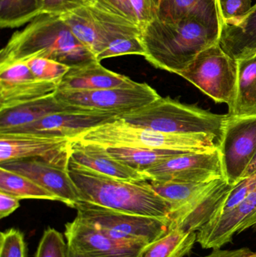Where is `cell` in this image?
I'll use <instances>...</instances> for the list:
<instances>
[{
  "label": "cell",
  "instance_id": "1",
  "mask_svg": "<svg viewBox=\"0 0 256 257\" xmlns=\"http://www.w3.org/2000/svg\"><path fill=\"white\" fill-rule=\"evenodd\" d=\"M36 57L55 60L71 68L97 60L60 16L48 14L39 15L24 30L12 35L0 52V67Z\"/></svg>",
  "mask_w": 256,
  "mask_h": 257
},
{
  "label": "cell",
  "instance_id": "2",
  "mask_svg": "<svg viewBox=\"0 0 256 257\" xmlns=\"http://www.w3.org/2000/svg\"><path fill=\"white\" fill-rule=\"evenodd\" d=\"M68 172L79 192L80 201L129 214L169 218L171 206L153 190L150 181L113 178L71 158Z\"/></svg>",
  "mask_w": 256,
  "mask_h": 257
},
{
  "label": "cell",
  "instance_id": "3",
  "mask_svg": "<svg viewBox=\"0 0 256 257\" xmlns=\"http://www.w3.org/2000/svg\"><path fill=\"white\" fill-rule=\"evenodd\" d=\"M220 33L198 20L164 21L155 18L142 27L144 57L154 67L177 75L201 51L218 43Z\"/></svg>",
  "mask_w": 256,
  "mask_h": 257
},
{
  "label": "cell",
  "instance_id": "4",
  "mask_svg": "<svg viewBox=\"0 0 256 257\" xmlns=\"http://www.w3.org/2000/svg\"><path fill=\"white\" fill-rule=\"evenodd\" d=\"M75 139L106 148H145L184 153L210 152L217 150L220 144L213 135L162 133L139 127L120 118L92 128Z\"/></svg>",
  "mask_w": 256,
  "mask_h": 257
},
{
  "label": "cell",
  "instance_id": "5",
  "mask_svg": "<svg viewBox=\"0 0 256 257\" xmlns=\"http://www.w3.org/2000/svg\"><path fill=\"white\" fill-rule=\"evenodd\" d=\"M227 114H218L170 97H159L136 111L119 116L124 121L154 131L179 134L207 133L219 142Z\"/></svg>",
  "mask_w": 256,
  "mask_h": 257
},
{
  "label": "cell",
  "instance_id": "6",
  "mask_svg": "<svg viewBox=\"0 0 256 257\" xmlns=\"http://www.w3.org/2000/svg\"><path fill=\"white\" fill-rule=\"evenodd\" d=\"M179 76L186 79L216 103H225L231 112L237 91V60L224 51L219 42L205 48Z\"/></svg>",
  "mask_w": 256,
  "mask_h": 257
},
{
  "label": "cell",
  "instance_id": "7",
  "mask_svg": "<svg viewBox=\"0 0 256 257\" xmlns=\"http://www.w3.org/2000/svg\"><path fill=\"white\" fill-rule=\"evenodd\" d=\"M75 209L77 219L124 242L148 244L166 235L171 229L169 218L121 212L82 201L77 204Z\"/></svg>",
  "mask_w": 256,
  "mask_h": 257
},
{
  "label": "cell",
  "instance_id": "8",
  "mask_svg": "<svg viewBox=\"0 0 256 257\" xmlns=\"http://www.w3.org/2000/svg\"><path fill=\"white\" fill-rule=\"evenodd\" d=\"M55 96L68 106L116 113L120 116L140 109L160 97L149 84L138 82L90 91H58Z\"/></svg>",
  "mask_w": 256,
  "mask_h": 257
},
{
  "label": "cell",
  "instance_id": "9",
  "mask_svg": "<svg viewBox=\"0 0 256 257\" xmlns=\"http://www.w3.org/2000/svg\"><path fill=\"white\" fill-rule=\"evenodd\" d=\"M219 150L225 179L235 185L256 154V115L227 114Z\"/></svg>",
  "mask_w": 256,
  "mask_h": 257
},
{
  "label": "cell",
  "instance_id": "10",
  "mask_svg": "<svg viewBox=\"0 0 256 257\" xmlns=\"http://www.w3.org/2000/svg\"><path fill=\"white\" fill-rule=\"evenodd\" d=\"M72 140L42 133L0 134V163L22 159H39L68 169Z\"/></svg>",
  "mask_w": 256,
  "mask_h": 257
},
{
  "label": "cell",
  "instance_id": "11",
  "mask_svg": "<svg viewBox=\"0 0 256 257\" xmlns=\"http://www.w3.org/2000/svg\"><path fill=\"white\" fill-rule=\"evenodd\" d=\"M144 173L148 181L156 182L200 184L225 178L219 148L210 152L175 156Z\"/></svg>",
  "mask_w": 256,
  "mask_h": 257
},
{
  "label": "cell",
  "instance_id": "12",
  "mask_svg": "<svg viewBox=\"0 0 256 257\" xmlns=\"http://www.w3.org/2000/svg\"><path fill=\"white\" fill-rule=\"evenodd\" d=\"M84 6L91 12L103 43V51L96 57L98 61L123 55L144 57L141 26L108 12L93 0H85Z\"/></svg>",
  "mask_w": 256,
  "mask_h": 257
},
{
  "label": "cell",
  "instance_id": "13",
  "mask_svg": "<svg viewBox=\"0 0 256 257\" xmlns=\"http://www.w3.org/2000/svg\"><path fill=\"white\" fill-rule=\"evenodd\" d=\"M59 84L38 79L26 63L0 67V111L54 96Z\"/></svg>",
  "mask_w": 256,
  "mask_h": 257
},
{
  "label": "cell",
  "instance_id": "14",
  "mask_svg": "<svg viewBox=\"0 0 256 257\" xmlns=\"http://www.w3.org/2000/svg\"><path fill=\"white\" fill-rule=\"evenodd\" d=\"M119 116L116 113L71 106L66 111L50 114L32 124L7 133H42L74 140L92 128L117 120Z\"/></svg>",
  "mask_w": 256,
  "mask_h": 257
},
{
  "label": "cell",
  "instance_id": "15",
  "mask_svg": "<svg viewBox=\"0 0 256 257\" xmlns=\"http://www.w3.org/2000/svg\"><path fill=\"white\" fill-rule=\"evenodd\" d=\"M68 245L89 257H138L147 244L114 239L75 217L65 226Z\"/></svg>",
  "mask_w": 256,
  "mask_h": 257
},
{
  "label": "cell",
  "instance_id": "16",
  "mask_svg": "<svg viewBox=\"0 0 256 257\" xmlns=\"http://www.w3.org/2000/svg\"><path fill=\"white\" fill-rule=\"evenodd\" d=\"M234 186L228 184L225 178L212 182L189 203L171 213V228L196 232L207 223L217 220Z\"/></svg>",
  "mask_w": 256,
  "mask_h": 257
},
{
  "label": "cell",
  "instance_id": "17",
  "mask_svg": "<svg viewBox=\"0 0 256 257\" xmlns=\"http://www.w3.org/2000/svg\"><path fill=\"white\" fill-rule=\"evenodd\" d=\"M0 167L27 177L58 198L59 202L71 208H76L80 202L78 188L63 169L39 159H22L0 163Z\"/></svg>",
  "mask_w": 256,
  "mask_h": 257
},
{
  "label": "cell",
  "instance_id": "18",
  "mask_svg": "<svg viewBox=\"0 0 256 257\" xmlns=\"http://www.w3.org/2000/svg\"><path fill=\"white\" fill-rule=\"evenodd\" d=\"M255 214L256 187L237 207L203 226L197 233V242L204 249L221 248Z\"/></svg>",
  "mask_w": 256,
  "mask_h": 257
},
{
  "label": "cell",
  "instance_id": "19",
  "mask_svg": "<svg viewBox=\"0 0 256 257\" xmlns=\"http://www.w3.org/2000/svg\"><path fill=\"white\" fill-rule=\"evenodd\" d=\"M71 159L113 178L129 181H148L145 174L113 158L105 147L98 144L72 140Z\"/></svg>",
  "mask_w": 256,
  "mask_h": 257
},
{
  "label": "cell",
  "instance_id": "20",
  "mask_svg": "<svg viewBox=\"0 0 256 257\" xmlns=\"http://www.w3.org/2000/svg\"><path fill=\"white\" fill-rule=\"evenodd\" d=\"M129 77L108 70L98 60L72 67L59 84L58 91H90L132 85Z\"/></svg>",
  "mask_w": 256,
  "mask_h": 257
},
{
  "label": "cell",
  "instance_id": "21",
  "mask_svg": "<svg viewBox=\"0 0 256 257\" xmlns=\"http://www.w3.org/2000/svg\"><path fill=\"white\" fill-rule=\"evenodd\" d=\"M156 18L164 21L195 19L220 30L223 24L219 0H159Z\"/></svg>",
  "mask_w": 256,
  "mask_h": 257
},
{
  "label": "cell",
  "instance_id": "22",
  "mask_svg": "<svg viewBox=\"0 0 256 257\" xmlns=\"http://www.w3.org/2000/svg\"><path fill=\"white\" fill-rule=\"evenodd\" d=\"M219 45L234 60L256 53V4L243 16L224 21Z\"/></svg>",
  "mask_w": 256,
  "mask_h": 257
},
{
  "label": "cell",
  "instance_id": "23",
  "mask_svg": "<svg viewBox=\"0 0 256 257\" xmlns=\"http://www.w3.org/2000/svg\"><path fill=\"white\" fill-rule=\"evenodd\" d=\"M55 96L0 111V134L32 124L50 114L71 108L61 103Z\"/></svg>",
  "mask_w": 256,
  "mask_h": 257
},
{
  "label": "cell",
  "instance_id": "24",
  "mask_svg": "<svg viewBox=\"0 0 256 257\" xmlns=\"http://www.w3.org/2000/svg\"><path fill=\"white\" fill-rule=\"evenodd\" d=\"M237 91L235 105L228 114L256 115V53L237 60Z\"/></svg>",
  "mask_w": 256,
  "mask_h": 257
},
{
  "label": "cell",
  "instance_id": "25",
  "mask_svg": "<svg viewBox=\"0 0 256 257\" xmlns=\"http://www.w3.org/2000/svg\"><path fill=\"white\" fill-rule=\"evenodd\" d=\"M72 34L97 57L104 46L97 24L87 6L60 15Z\"/></svg>",
  "mask_w": 256,
  "mask_h": 257
},
{
  "label": "cell",
  "instance_id": "26",
  "mask_svg": "<svg viewBox=\"0 0 256 257\" xmlns=\"http://www.w3.org/2000/svg\"><path fill=\"white\" fill-rule=\"evenodd\" d=\"M196 241V232L173 227L162 238L147 244L138 257H183L190 253Z\"/></svg>",
  "mask_w": 256,
  "mask_h": 257
},
{
  "label": "cell",
  "instance_id": "27",
  "mask_svg": "<svg viewBox=\"0 0 256 257\" xmlns=\"http://www.w3.org/2000/svg\"><path fill=\"white\" fill-rule=\"evenodd\" d=\"M106 148L108 154L113 158L143 173L147 169L171 157L180 155V154H187V153L179 152V151L145 149V148H120V147H108Z\"/></svg>",
  "mask_w": 256,
  "mask_h": 257
},
{
  "label": "cell",
  "instance_id": "28",
  "mask_svg": "<svg viewBox=\"0 0 256 257\" xmlns=\"http://www.w3.org/2000/svg\"><path fill=\"white\" fill-rule=\"evenodd\" d=\"M0 192L21 199H45L58 201L46 189L24 175L0 167Z\"/></svg>",
  "mask_w": 256,
  "mask_h": 257
},
{
  "label": "cell",
  "instance_id": "29",
  "mask_svg": "<svg viewBox=\"0 0 256 257\" xmlns=\"http://www.w3.org/2000/svg\"><path fill=\"white\" fill-rule=\"evenodd\" d=\"M45 0H0L2 28H15L30 22L42 12Z\"/></svg>",
  "mask_w": 256,
  "mask_h": 257
},
{
  "label": "cell",
  "instance_id": "30",
  "mask_svg": "<svg viewBox=\"0 0 256 257\" xmlns=\"http://www.w3.org/2000/svg\"><path fill=\"white\" fill-rule=\"evenodd\" d=\"M213 181L200 184L156 181L150 182L153 190L169 204L171 212H173L180 209L191 202L192 199H195L200 193L206 190Z\"/></svg>",
  "mask_w": 256,
  "mask_h": 257
},
{
  "label": "cell",
  "instance_id": "31",
  "mask_svg": "<svg viewBox=\"0 0 256 257\" xmlns=\"http://www.w3.org/2000/svg\"><path fill=\"white\" fill-rule=\"evenodd\" d=\"M36 78L42 81L60 84L70 66L50 59L36 57L25 62Z\"/></svg>",
  "mask_w": 256,
  "mask_h": 257
},
{
  "label": "cell",
  "instance_id": "32",
  "mask_svg": "<svg viewBox=\"0 0 256 257\" xmlns=\"http://www.w3.org/2000/svg\"><path fill=\"white\" fill-rule=\"evenodd\" d=\"M69 245L63 234L53 228L44 232L34 257H68Z\"/></svg>",
  "mask_w": 256,
  "mask_h": 257
},
{
  "label": "cell",
  "instance_id": "33",
  "mask_svg": "<svg viewBox=\"0 0 256 257\" xmlns=\"http://www.w3.org/2000/svg\"><path fill=\"white\" fill-rule=\"evenodd\" d=\"M0 257H27V245L23 232L10 229L0 235Z\"/></svg>",
  "mask_w": 256,
  "mask_h": 257
},
{
  "label": "cell",
  "instance_id": "34",
  "mask_svg": "<svg viewBox=\"0 0 256 257\" xmlns=\"http://www.w3.org/2000/svg\"><path fill=\"white\" fill-rule=\"evenodd\" d=\"M256 187V172L240 180L237 184L233 187L230 192L223 208L222 214L231 211L237 207L240 202H243Z\"/></svg>",
  "mask_w": 256,
  "mask_h": 257
},
{
  "label": "cell",
  "instance_id": "35",
  "mask_svg": "<svg viewBox=\"0 0 256 257\" xmlns=\"http://www.w3.org/2000/svg\"><path fill=\"white\" fill-rule=\"evenodd\" d=\"M224 21L240 18L252 9V0H219Z\"/></svg>",
  "mask_w": 256,
  "mask_h": 257
},
{
  "label": "cell",
  "instance_id": "36",
  "mask_svg": "<svg viewBox=\"0 0 256 257\" xmlns=\"http://www.w3.org/2000/svg\"><path fill=\"white\" fill-rule=\"evenodd\" d=\"M108 12L123 17L132 22L138 24L132 9L131 0H93Z\"/></svg>",
  "mask_w": 256,
  "mask_h": 257
},
{
  "label": "cell",
  "instance_id": "37",
  "mask_svg": "<svg viewBox=\"0 0 256 257\" xmlns=\"http://www.w3.org/2000/svg\"><path fill=\"white\" fill-rule=\"evenodd\" d=\"M84 3L85 0H45L42 14L60 16L84 6Z\"/></svg>",
  "mask_w": 256,
  "mask_h": 257
},
{
  "label": "cell",
  "instance_id": "38",
  "mask_svg": "<svg viewBox=\"0 0 256 257\" xmlns=\"http://www.w3.org/2000/svg\"><path fill=\"white\" fill-rule=\"evenodd\" d=\"M134 13L141 27L156 18L154 0H131Z\"/></svg>",
  "mask_w": 256,
  "mask_h": 257
},
{
  "label": "cell",
  "instance_id": "39",
  "mask_svg": "<svg viewBox=\"0 0 256 257\" xmlns=\"http://www.w3.org/2000/svg\"><path fill=\"white\" fill-rule=\"evenodd\" d=\"M20 199L7 193L0 192V218L12 214L20 207Z\"/></svg>",
  "mask_w": 256,
  "mask_h": 257
},
{
  "label": "cell",
  "instance_id": "40",
  "mask_svg": "<svg viewBox=\"0 0 256 257\" xmlns=\"http://www.w3.org/2000/svg\"><path fill=\"white\" fill-rule=\"evenodd\" d=\"M205 257H256V252L247 247L236 250H222L221 248L213 249V251Z\"/></svg>",
  "mask_w": 256,
  "mask_h": 257
},
{
  "label": "cell",
  "instance_id": "41",
  "mask_svg": "<svg viewBox=\"0 0 256 257\" xmlns=\"http://www.w3.org/2000/svg\"><path fill=\"white\" fill-rule=\"evenodd\" d=\"M252 227L256 228V214L253 216V217H251L249 220H248L246 223H243V224L240 226L238 232H237V234L241 233L242 232L246 230V229H249V228Z\"/></svg>",
  "mask_w": 256,
  "mask_h": 257
},
{
  "label": "cell",
  "instance_id": "42",
  "mask_svg": "<svg viewBox=\"0 0 256 257\" xmlns=\"http://www.w3.org/2000/svg\"><path fill=\"white\" fill-rule=\"evenodd\" d=\"M255 172H256V154L254 158L252 159L250 164L248 166L246 172H245L244 175H243V178H246V177L249 176V175L255 173ZM243 178H242V179H243Z\"/></svg>",
  "mask_w": 256,
  "mask_h": 257
},
{
  "label": "cell",
  "instance_id": "43",
  "mask_svg": "<svg viewBox=\"0 0 256 257\" xmlns=\"http://www.w3.org/2000/svg\"><path fill=\"white\" fill-rule=\"evenodd\" d=\"M68 257H89L86 256V255L82 254V253H79V252L76 251L74 250L72 247H69V250H68Z\"/></svg>",
  "mask_w": 256,
  "mask_h": 257
},
{
  "label": "cell",
  "instance_id": "44",
  "mask_svg": "<svg viewBox=\"0 0 256 257\" xmlns=\"http://www.w3.org/2000/svg\"><path fill=\"white\" fill-rule=\"evenodd\" d=\"M159 0H154L155 5H156V4H157L158 2H159Z\"/></svg>",
  "mask_w": 256,
  "mask_h": 257
}]
</instances>
